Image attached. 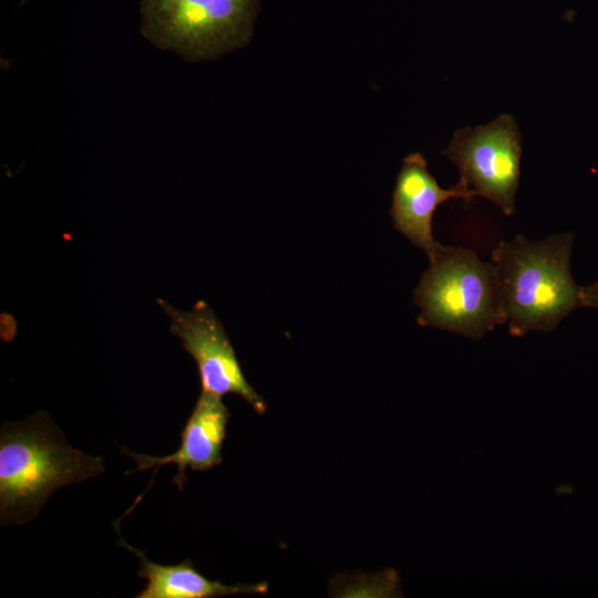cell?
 I'll use <instances>...</instances> for the list:
<instances>
[{
    "instance_id": "9c48e42d",
    "label": "cell",
    "mask_w": 598,
    "mask_h": 598,
    "mask_svg": "<svg viewBox=\"0 0 598 598\" xmlns=\"http://www.w3.org/2000/svg\"><path fill=\"white\" fill-rule=\"evenodd\" d=\"M120 545L131 550L140 560L137 576L146 580L136 598H216L240 594H266L267 582L254 585H225L210 580L198 573L189 559L176 565L152 561L143 550L127 544L122 537Z\"/></svg>"
},
{
    "instance_id": "7a4b0ae2",
    "label": "cell",
    "mask_w": 598,
    "mask_h": 598,
    "mask_svg": "<svg viewBox=\"0 0 598 598\" xmlns=\"http://www.w3.org/2000/svg\"><path fill=\"white\" fill-rule=\"evenodd\" d=\"M575 236L565 231L542 240L517 235L492 250L502 309L512 336L549 332L581 307L570 271Z\"/></svg>"
},
{
    "instance_id": "ba28073f",
    "label": "cell",
    "mask_w": 598,
    "mask_h": 598,
    "mask_svg": "<svg viewBox=\"0 0 598 598\" xmlns=\"http://www.w3.org/2000/svg\"><path fill=\"white\" fill-rule=\"evenodd\" d=\"M230 413L221 396L200 392L197 402L181 433V445L173 454L151 456L122 450L136 462L138 472L163 465L175 464L177 472L173 483L182 491L186 482V470L207 471L223 461L221 450L226 437Z\"/></svg>"
},
{
    "instance_id": "8fae6325",
    "label": "cell",
    "mask_w": 598,
    "mask_h": 598,
    "mask_svg": "<svg viewBox=\"0 0 598 598\" xmlns=\"http://www.w3.org/2000/svg\"><path fill=\"white\" fill-rule=\"evenodd\" d=\"M28 1H30V0H22L21 4H24V3H27Z\"/></svg>"
},
{
    "instance_id": "30bf717a",
    "label": "cell",
    "mask_w": 598,
    "mask_h": 598,
    "mask_svg": "<svg viewBox=\"0 0 598 598\" xmlns=\"http://www.w3.org/2000/svg\"><path fill=\"white\" fill-rule=\"evenodd\" d=\"M581 307L598 310V280L586 287H580Z\"/></svg>"
},
{
    "instance_id": "3957f363",
    "label": "cell",
    "mask_w": 598,
    "mask_h": 598,
    "mask_svg": "<svg viewBox=\"0 0 598 598\" xmlns=\"http://www.w3.org/2000/svg\"><path fill=\"white\" fill-rule=\"evenodd\" d=\"M429 260L414 290L420 326L480 339L506 323L492 262L465 247L443 245Z\"/></svg>"
},
{
    "instance_id": "277c9868",
    "label": "cell",
    "mask_w": 598,
    "mask_h": 598,
    "mask_svg": "<svg viewBox=\"0 0 598 598\" xmlns=\"http://www.w3.org/2000/svg\"><path fill=\"white\" fill-rule=\"evenodd\" d=\"M260 0H142L141 33L192 62L219 58L251 39Z\"/></svg>"
},
{
    "instance_id": "8992f818",
    "label": "cell",
    "mask_w": 598,
    "mask_h": 598,
    "mask_svg": "<svg viewBox=\"0 0 598 598\" xmlns=\"http://www.w3.org/2000/svg\"><path fill=\"white\" fill-rule=\"evenodd\" d=\"M157 303L171 320L172 334L196 362L202 391L221 398L236 394L256 413L264 414L267 403L244 375L235 349L213 309L203 300L187 311L165 299H158Z\"/></svg>"
},
{
    "instance_id": "6da1fadb",
    "label": "cell",
    "mask_w": 598,
    "mask_h": 598,
    "mask_svg": "<svg viewBox=\"0 0 598 598\" xmlns=\"http://www.w3.org/2000/svg\"><path fill=\"white\" fill-rule=\"evenodd\" d=\"M103 472V458L70 445L47 412L4 422L0 431V525L33 520L54 491Z\"/></svg>"
},
{
    "instance_id": "52a82bcc",
    "label": "cell",
    "mask_w": 598,
    "mask_h": 598,
    "mask_svg": "<svg viewBox=\"0 0 598 598\" xmlns=\"http://www.w3.org/2000/svg\"><path fill=\"white\" fill-rule=\"evenodd\" d=\"M451 198L467 200L455 185L442 188L427 169L420 153H411L402 161L390 209L394 228L430 258L441 246L433 236V215Z\"/></svg>"
},
{
    "instance_id": "5b68a950",
    "label": "cell",
    "mask_w": 598,
    "mask_h": 598,
    "mask_svg": "<svg viewBox=\"0 0 598 598\" xmlns=\"http://www.w3.org/2000/svg\"><path fill=\"white\" fill-rule=\"evenodd\" d=\"M520 132L511 114L476 127L457 130L442 154L458 168L456 184L466 195L489 199L511 216L520 175Z\"/></svg>"
}]
</instances>
